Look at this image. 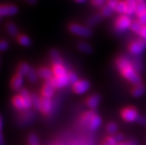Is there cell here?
I'll return each instance as SVG.
<instances>
[{
    "label": "cell",
    "mask_w": 146,
    "mask_h": 145,
    "mask_svg": "<svg viewBox=\"0 0 146 145\" xmlns=\"http://www.w3.org/2000/svg\"><path fill=\"white\" fill-rule=\"evenodd\" d=\"M121 74H122L125 78L128 81L136 85H140L142 84V79L139 76V75L137 73V72L133 68L131 62L128 64L127 66L123 68L122 69L119 70Z\"/></svg>",
    "instance_id": "cell-1"
},
{
    "label": "cell",
    "mask_w": 146,
    "mask_h": 145,
    "mask_svg": "<svg viewBox=\"0 0 146 145\" xmlns=\"http://www.w3.org/2000/svg\"><path fill=\"white\" fill-rule=\"evenodd\" d=\"M68 28L70 33L74 34V35L78 36L88 38L93 34L92 30L90 28L84 25H82V24H76V23L70 24Z\"/></svg>",
    "instance_id": "cell-2"
},
{
    "label": "cell",
    "mask_w": 146,
    "mask_h": 145,
    "mask_svg": "<svg viewBox=\"0 0 146 145\" xmlns=\"http://www.w3.org/2000/svg\"><path fill=\"white\" fill-rule=\"evenodd\" d=\"M146 48V41L141 39L131 43L129 45V52L132 55L139 56L144 52Z\"/></svg>",
    "instance_id": "cell-3"
},
{
    "label": "cell",
    "mask_w": 146,
    "mask_h": 145,
    "mask_svg": "<svg viewBox=\"0 0 146 145\" xmlns=\"http://www.w3.org/2000/svg\"><path fill=\"white\" fill-rule=\"evenodd\" d=\"M131 24L132 22L130 17L126 15H122L117 19V22L115 23V26L119 31H124L128 28H131Z\"/></svg>",
    "instance_id": "cell-4"
},
{
    "label": "cell",
    "mask_w": 146,
    "mask_h": 145,
    "mask_svg": "<svg viewBox=\"0 0 146 145\" xmlns=\"http://www.w3.org/2000/svg\"><path fill=\"white\" fill-rule=\"evenodd\" d=\"M122 117L127 122H133L137 121L139 114L134 107H127L122 111Z\"/></svg>",
    "instance_id": "cell-5"
},
{
    "label": "cell",
    "mask_w": 146,
    "mask_h": 145,
    "mask_svg": "<svg viewBox=\"0 0 146 145\" xmlns=\"http://www.w3.org/2000/svg\"><path fill=\"white\" fill-rule=\"evenodd\" d=\"M90 87H91V84L88 80H85V79L80 80L76 85H73L74 92L79 95H82V94L87 93Z\"/></svg>",
    "instance_id": "cell-6"
},
{
    "label": "cell",
    "mask_w": 146,
    "mask_h": 145,
    "mask_svg": "<svg viewBox=\"0 0 146 145\" xmlns=\"http://www.w3.org/2000/svg\"><path fill=\"white\" fill-rule=\"evenodd\" d=\"M19 12L18 7L13 5H0V16L11 17Z\"/></svg>",
    "instance_id": "cell-7"
},
{
    "label": "cell",
    "mask_w": 146,
    "mask_h": 145,
    "mask_svg": "<svg viewBox=\"0 0 146 145\" xmlns=\"http://www.w3.org/2000/svg\"><path fill=\"white\" fill-rule=\"evenodd\" d=\"M54 86V87L56 89H61L62 87L68 86L70 84L68 80V75H63V76H59V77H55L54 76L53 79L50 80Z\"/></svg>",
    "instance_id": "cell-8"
},
{
    "label": "cell",
    "mask_w": 146,
    "mask_h": 145,
    "mask_svg": "<svg viewBox=\"0 0 146 145\" xmlns=\"http://www.w3.org/2000/svg\"><path fill=\"white\" fill-rule=\"evenodd\" d=\"M37 73L39 77L42 78L45 81H50L54 78V72L53 70L45 67H42L37 70Z\"/></svg>",
    "instance_id": "cell-9"
},
{
    "label": "cell",
    "mask_w": 146,
    "mask_h": 145,
    "mask_svg": "<svg viewBox=\"0 0 146 145\" xmlns=\"http://www.w3.org/2000/svg\"><path fill=\"white\" fill-rule=\"evenodd\" d=\"M24 83L23 77L19 75L18 74H15L11 81V88L14 91H19L22 88V85Z\"/></svg>",
    "instance_id": "cell-10"
},
{
    "label": "cell",
    "mask_w": 146,
    "mask_h": 145,
    "mask_svg": "<svg viewBox=\"0 0 146 145\" xmlns=\"http://www.w3.org/2000/svg\"><path fill=\"white\" fill-rule=\"evenodd\" d=\"M55 87L52 84L51 81H46L44 83V86L42 90V96H45V97L50 98L53 97L55 93Z\"/></svg>",
    "instance_id": "cell-11"
},
{
    "label": "cell",
    "mask_w": 146,
    "mask_h": 145,
    "mask_svg": "<svg viewBox=\"0 0 146 145\" xmlns=\"http://www.w3.org/2000/svg\"><path fill=\"white\" fill-rule=\"evenodd\" d=\"M101 100H102L101 96L99 94H94V95L88 98L87 100H86V104H87L89 108L94 110L100 105Z\"/></svg>",
    "instance_id": "cell-12"
},
{
    "label": "cell",
    "mask_w": 146,
    "mask_h": 145,
    "mask_svg": "<svg viewBox=\"0 0 146 145\" xmlns=\"http://www.w3.org/2000/svg\"><path fill=\"white\" fill-rule=\"evenodd\" d=\"M19 95L23 98L25 105V108L28 110L31 107L32 105V100H31V94L30 93L27 89L22 88L19 90Z\"/></svg>",
    "instance_id": "cell-13"
},
{
    "label": "cell",
    "mask_w": 146,
    "mask_h": 145,
    "mask_svg": "<svg viewBox=\"0 0 146 145\" xmlns=\"http://www.w3.org/2000/svg\"><path fill=\"white\" fill-rule=\"evenodd\" d=\"M42 108L41 111L44 114L50 113L52 110V101L50 98L42 96Z\"/></svg>",
    "instance_id": "cell-14"
},
{
    "label": "cell",
    "mask_w": 146,
    "mask_h": 145,
    "mask_svg": "<svg viewBox=\"0 0 146 145\" xmlns=\"http://www.w3.org/2000/svg\"><path fill=\"white\" fill-rule=\"evenodd\" d=\"M12 104H13V107H14L15 108H17V110H26L24 99H23V98H22L19 94L13 96V99H12Z\"/></svg>",
    "instance_id": "cell-15"
},
{
    "label": "cell",
    "mask_w": 146,
    "mask_h": 145,
    "mask_svg": "<svg viewBox=\"0 0 146 145\" xmlns=\"http://www.w3.org/2000/svg\"><path fill=\"white\" fill-rule=\"evenodd\" d=\"M117 3L113 2H108L107 5L104 6L102 9V16L104 17H109L110 16L112 15V13L115 11V6Z\"/></svg>",
    "instance_id": "cell-16"
},
{
    "label": "cell",
    "mask_w": 146,
    "mask_h": 145,
    "mask_svg": "<svg viewBox=\"0 0 146 145\" xmlns=\"http://www.w3.org/2000/svg\"><path fill=\"white\" fill-rule=\"evenodd\" d=\"M31 67L29 64L26 62H21L20 64L18 65L17 70V74L19 75H20L22 77H25L29 73L30 70H31Z\"/></svg>",
    "instance_id": "cell-17"
},
{
    "label": "cell",
    "mask_w": 146,
    "mask_h": 145,
    "mask_svg": "<svg viewBox=\"0 0 146 145\" xmlns=\"http://www.w3.org/2000/svg\"><path fill=\"white\" fill-rule=\"evenodd\" d=\"M53 72H54V76H55V77H59V76H63V75H68L66 68L63 66L62 64H56V65H54Z\"/></svg>",
    "instance_id": "cell-18"
},
{
    "label": "cell",
    "mask_w": 146,
    "mask_h": 145,
    "mask_svg": "<svg viewBox=\"0 0 146 145\" xmlns=\"http://www.w3.org/2000/svg\"><path fill=\"white\" fill-rule=\"evenodd\" d=\"M125 2L127 5V13L128 16L133 15L135 13L136 7L137 5V0H125Z\"/></svg>",
    "instance_id": "cell-19"
},
{
    "label": "cell",
    "mask_w": 146,
    "mask_h": 145,
    "mask_svg": "<svg viewBox=\"0 0 146 145\" xmlns=\"http://www.w3.org/2000/svg\"><path fill=\"white\" fill-rule=\"evenodd\" d=\"M146 90V87H145L144 85L143 84H140V85H136L133 88L131 91V94L132 96H134L136 98L140 97L143 95V94L145 93Z\"/></svg>",
    "instance_id": "cell-20"
},
{
    "label": "cell",
    "mask_w": 146,
    "mask_h": 145,
    "mask_svg": "<svg viewBox=\"0 0 146 145\" xmlns=\"http://www.w3.org/2000/svg\"><path fill=\"white\" fill-rule=\"evenodd\" d=\"M50 56L51 58L52 62L54 64V65H56V64H62V59L60 56L59 52L56 50H52L50 52Z\"/></svg>",
    "instance_id": "cell-21"
},
{
    "label": "cell",
    "mask_w": 146,
    "mask_h": 145,
    "mask_svg": "<svg viewBox=\"0 0 146 145\" xmlns=\"http://www.w3.org/2000/svg\"><path fill=\"white\" fill-rule=\"evenodd\" d=\"M102 119L98 115H96L89 124V127L91 130H96L102 124Z\"/></svg>",
    "instance_id": "cell-22"
},
{
    "label": "cell",
    "mask_w": 146,
    "mask_h": 145,
    "mask_svg": "<svg viewBox=\"0 0 146 145\" xmlns=\"http://www.w3.org/2000/svg\"><path fill=\"white\" fill-rule=\"evenodd\" d=\"M17 41L23 47H29L31 45V39L30 37L25 34H19L17 36Z\"/></svg>",
    "instance_id": "cell-23"
},
{
    "label": "cell",
    "mask_w": 146,
    "mask_h": 145,
    "mask_svg": "<svg viewBox=\"0 0 146 145\" xmlns=\"http://www.w3.org/2000/svg\"><path fill=\"white\" fill-rule=\"evenodd\" d=\"M115 11L122 16L127 13V5L125 1H118L115 6Z\"/></svg>",
    "instance_id": "cell-24"
},
{
    "label": "cell",
    "mask_w": 146,
    "mask_h": 145,
    "mask_svg": "<svg viewBox=\"0 0 146 145\" xmlns=\"http://www.w3.org/2000/svg\"><path fill=\"white\" fill-rule=\"evenodd\" d=\"M77 48L80 51L84 53L90 54L93 52V48L91 46V44L87 42H79L77 44Z\"/></svg>",
    "instance_id": "cell-25"
},
{
    "label": "cell",
    "mask_w": 146,
    "mask_h": 145,
    "mask_svg": "<svg viewBox=\"0 0 146 145\" xmlns=\"http://www.w3.org/2000/svg\"><path fill=\"white\" fill-rule=\"evenodd\" d=\"M6 29H7V31L8 32V33L12 36H18L19 35L17 26L13 22H8L6 24Z\"/></svg>",
    "instance_id": "cell-26"
},
{
    "label": "cell",
    "mask_w": 146,
    "mask_h": 145,
    "mask_svg": "<svg viewBox=\"0 0 146 145\" xmlns=\"http://www.w3.org/2000/svg\"><path fill=\"white\" fill-rule=\"evenodd\" d=\"M32 105L36 110H41L42 108V99L39 97V96L36 93L31 94Z\"/></svg>",
    "instance_id": "cell-27"
},
{
    "label": "cell",
    "mask_w": 146,
    "mask_h": 145,
    "mask_svg": "<svg viewBox=\"0 0 146 145\" xmlns=\"http://www.w3.org/2000/svg\"><path fill=\"white\" fill-rule=\"evenodd\" d=\"M96 115V113L94 110H89V111H87L85 113H84L82 118V121L84 124H89L91 120L93 119V118Z\"/></svg>",
    "instance_id": "cell-28"
},
{
    "label": "cell",
    "mask_w": 146,
    "mask_h": 145,
    "mask_svg": "<svg viewBox=\"0 0 146 145\" xmlns=\"http://www.w3.org/2000/svg\"><path fill=\"white\" fill-rule=\"evenodd\" d=\"M27 78H28V80L29 82H37V81H38V78H39V75H38V73H37V70H36L35 69L33 68H31L29 73H28V74L27 75Z\"/></svg>",
    "instance_id": "cell-29"
},
{
    "label": "cell",
    "mask_w": 146,
    "mask_h": 145,
    "mask_svg": "<svg viewBox=\"0 0 146 145\" xmlns=\"http://www.w3.org/2000/svg\"><path fill=\"white\" fill-rule=\"evenodd\" d=\"M146 12V4L144 2H138L136 7L135 14H137L138 17H140L143 14H144Z\"/></svg>",
    "instance_id": "cell-30"
},
{
    "label": "cell",
    "mask_w": 146,
    "mask_h": 145,
    "mask_svg": "<svg viewBox=\"0 0 146 145\" xmlns=\"http://www.w3.org/2000/svg\"><path fill=\"white\" fill-rule=\"evenodd\" d=\"M102 16L100 14H95L94 16L89 18V19L88 20V26H94L96 25L99 23V22H101L102 20Z\"/></svg>",
    "instance_id": "cell-31"
},
{
    "label": "cell",
    "mask_w": 146,
    "mask_h": 145,
    "mask_svg": "<svg viewBox=\"0 0 146 145\" xmlns=\"http://www.w3.org/2000/svg\"><path fill=\"white\" fill-rule=\"evenodd\" d=\"M106 130L110 135H115L118 130V125L115 122H110L106 127Z\"/></svg>",
    "instance_id": "cell-32"
},
{
    "label": "cell",
    "mask_w": 146,
    "mask_h": 145,
    "mask_svg": "<svg viewBox=\"0 0 146 145\" xmlns=\"http://www.w3.org/2000/svg\"><path fill=\"white\" fill-rule=\"evenodd\" d=\"M143 28V25L139 23V21H133L132 22L131 25V29L132 31H133L137 34H139V35L140 34Z\"/></svg>",
    "instance_id": "cell-33"
},
{
    "label": "cell",
    "mask_w": 146,
    "mask_h": 145,
    "mask_svg": "<svg viewBox=\"0 0 146 145\" xmlns=\"http://www.w3.org/2000/svg\"><path fill=\"white\" fill-rule=\"evenodd\" d=\"M39 138L35 133H31L28 137V143L29 145L39 144Z\"/></svg>",
    "instance_id": "cell-34"
},
{
    "label": "cell",
    "mask_w": 146,
    "mask_h": 145,
    "mask_svg": "<svg viewBox=\"0 0 146 145\" xmlns=\"http://www.w3.org/2000/svg\"><path fill=\"white\" fill-rule=\"evenodd\" d=\"M68 80L70 84H71V85H76V83L80 81L78 75H76L75 73H73V72H70V73H68Z\"/></svg>",
    "instance_id": "cell-35"
},
{
    "label": "cell",
    "mask_w": 146,
    "mask_h": 145,
    "mask_svg": "<svg viewBox=\"0 0 146 145\" xmlns=\"http://www.w3.org/2000/svg\"><path fill=\"white\" fill-rule=\"evenodd\" d=\"M117 142H116V140L114 139L113 136H110V137H108L105 142H104L103 145H117Z\"/></svg>",
    "instance_id": "cell-36"
},
{
    "label": "cell",
    "mask_w": 146,
    "mask_h": 145,
    "mask_svg": "<svg viewBox=\"0 0 146 145\" xmlns=\"http://www.w3.org/2000/svg\"><path fill=\"white\" fill-rule=\"evenodd\" d=\"M9 48V44L7 41L0 40V51H5Z\"/></svg>",
    "instance_id": "cell-37"
},
{
    "label": "cell",
    "mask_w": 146,
    "mask_h": 145,
    "mask_svg": "<svg viewBox=\"0 0 146 145\" xmlns=\"http://www.w3.org/2000/svg\"><path fill=\"white\" fill-rule=\"evenodd\" d=\"M113 138H114V139L116 140V142L117 143H122L123 142V140H124L125 137L121 133H116L115 135H113Z\"/></svg>",
    "instance_id": "cell-38"
},
{
    "label": "cell",
    "mask_w": 146,
    "mask_h": 145,
    "mask_svg": "<svg viewBox=\"0 0 146 145\" xmlns=\"http://www.w3.org/2000/svg\"><path fill=\"white\" fill-rule=\"evenodd\" d=\"M105 1L106 0H92V3L96 7H101L104 5Z\"/></svg>",
    "instance_id": "cell-39"
},
{
    "label": "cell",
    "mask_w": 146,
    "mask_h": 145,
    "mask_svg": "<svg viewBox=\"0 0 146 145\" xmlns=\"http://www.w3.org/2000/svg\"><path fill=\"white\" fill-rule=\"evenodd\" d=\"M138 21H139L141 24H143V26H146V12L144 14H143L139 17V20Z\"/></svg>",
    "instance_id": "cell-40"
},
{
    "label": "cell",
    "mask_w": 146,
    "mask_h": 145,
    "mask_svg": "<svg viewBox=\"0 0 146 145\" xmlns=\"http://www.w3.org/2000/svg\"><path fill=\"white\" fill-rule=\"evenodd\" d=\"M137 123L140 124L142 125H145L146 124V119L142 116H139V117L137 118Z\"/></svg>",
    "instance_id": "cell-41"
},
{
    "label": "cell",
    "mask_w": 146,
    "mask_h": 145,
    "mask_svg": "<svg viewBox=\"0 0 146 145\" xmlns=\"http://www.w3.org/2000/svg\"><path fill=\"white\" fill-rule=\"evenodd\" d=\"M139 36L142 37V39L146 41V26H143V28L142 29V31H141Z\"/></svg>",
    "instance_id": "cell-42"
},
{
    "label": "cell",
    "mask_w": 146,
    "mask_h": 145,
    "mask_svg": "<svg viewBox=\"0 0 146 145\" xmlns=\"http://www.w3.org/2000/svg\"><path fill=\"white\" fill-rule=\"evenodd\" d=\"M0 145H5V140L2 132H0Z\"/></svg>",
    "instance_id": "cell-43"
},
{
    "label": "cell",
    "mask_w": 146,
    "mask_h": 145,
    "mask_svg": "<svg viewBox=\"0 0 146 145\" xmlns=\"http://www.w3.org/2000/svg\"><path fill=\"white\" fill-rule=\"evenodd\" d=\"M25 1L28 2V4H30V5H35L37 2V0H25Z\"/></svg>",
    "instance_id": "cell-44"
},
{
    "label": "cell",
    "mask_w": 146,
    "mask_h": 145,
    "mask_svg": "<svg viewBox=\"0 0 146 145\" xmlns=\"http://www.w3.org/2000/svg\"><path fill=\"white\" fill-rule=\"evenodd\" d=\"M2 127H3V121H2V116H0V132H2Z\"/></svg>",
    "instance_id": "cell-45"
},
{
    "label": "cell",
    "mask_w": 146,
    "mask_h": 145,
    "mask_svg": "<svg viewBox=\"0 0 146 145\" xmlns=\"http://www.w3.org/2000/svg\"><path fill=\"white\" fill-rule=\"evenodd\" d=\"M126 145H137V144L133 142V141H130V142L126 143Z\"/></svg>",
    "instance_id": "cell-46"
},
{
    "label": "cell",
    "mask_w": 146,
    "mask_h": 145,
    "mask_svg": "<svg viewBox=\"0 0 146 145\" xmlns=\"http://www.w3.org/2000/svg\"><path fill=\"white\" fill-rule=\"evenodd\" d=\"M75 1L79 2V3H83V2H85L86 0H75Z\"/></svg>",
    "instance_id": "cell-47"
},
{
    "label": "cell",
    "mask_w": 146,
    "mask_h": 145,
    "mask_svg": "<svg viewBox=\"0 0 146 145\" xmlns=\"http://www.w3.org/2000/svg\"><path fill=\"white\" fill-rule=\"evenodd\" d=\"M108 2H113V3H117V2H118V0H108Z\"/></svg>",
    "instance_id": "cell-48"
},
{
    "label": "cell",
    "mask_w": 146,
    "mask_h": 145,
    "mask_svg": "<svg viewBox=\"0 0 146 145\" xmlns=\"http://www.w3.org/2000/svg\"><path fill=\"white\" fill-rule=\"evenodd\" d=\"M117 145H126V143H123V142H122V143H118Z\"/></svg>",
    "instance_id": "cell-49"
},
{
    "label": "cell",
    "mask_w": 146,
    "mask_h": 145,
    "mask_svg": "<svg viewBox=\"0 0 146 145\" xmlns=\"http://www.w3.org/2000/svg\"><path fill=\"white\" fill-rule=\"evenodd\" d=\"M137 2H144V0H137Z\"/></svg>",
    "instance_id": "cell-50"
},
{
    "label": "cell",
    "mask_w": 146,
    "mask_h": 145,
    "mask_svg": "<svg viewBox=\"0 0 146 145\" xmlns=\"http://www.w3.org/2000/svg\"><path fill=\"white\" fill-rule=\"evenodd\" d=\"M0 17H1V16H0Z\"/></svg>",
    "instance_id": "cell-51"
}]
</instances>
